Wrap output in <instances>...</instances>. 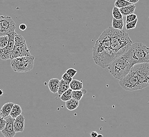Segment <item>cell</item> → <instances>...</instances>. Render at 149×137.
Listing matches in <instances>:
<instances>
[{"label": "cell", "mask_w": 149, "mask_h": 137, "mask_svg": "<svg viewBox=\"0 0 149 137\" xmlns=\"http://www.w3.org/2000/svg\"><path fill=\"white\" fill-rule=\"evenodd\" d=\"M130 4H132L128 2V1L126 0H116L115 2V6L119 9Z\"/></svg>", "instance_id": "obj_23"}, {"label": "cell", "mask_w": 149, "mask_h": 137, "mask_svg": "<svg viewBox=\"0 0 149 137\" xmlns=\"http://www.w3.org/2000/svg\"><path fill=\"white\" fill-rule=\"evenodd\" d=\"M131 70L136 73L142 89L149 86V62L134 64Z\"/></svg>", "instance_id": "obj_8"}, {"label": "cell", "mask_w": 149, "mask_h": 137, "mask_svg": "<svg viewBox=\"0 0 149 137\" xmlns=\"http://www.w3.org/2000/svg\"><path fill=\"white\" fill-rule=\"evenodd\" d=\"M126 23H127L128 22H130L132 21H133L137 18V15L135 14L134 13L131 14L129 15L126 16Z\"/></svg>", "instance_id": "obj_27"}, {"label": "cell", "mask_w": 149, "mask_h": 137, "mask_svg": "<svg viewBox=\"0 0 149 137\" xmlns=\"http://www.w3.org/2000/svg\"><path fill=\"white\" fill-rule=\"evenodd\" d=\"M79 105V101L74 99L71 98L65 103L66 107L69 110H74L78 107Z\"/></svg>", "instance_id": "obj_16"}, {"label": "cell", "mask_w": 149, "mask_h": 137, "mask_svg": "<svg viewBox=\"0 0 149 137\" xmlns=\"http://www.w3.org/2000/svg\"><path fill=\"white\" fill-rule=\"evenodd\" d=\"M19 27V29L21 31H24L27 29V25L24 23H21V24H20Z\"/></svg>", "instance_id": "obj_32"}, {"label": "cell", "mask_w": 149, "mask_h": 137, "mask_svg": "<svg viewBox=\"0 0 149 137\" xmlns=\"http://www.w3.org/2000/svg\"><path fill=\"white\" fill-rule=\"evenodd\" d=\"M70 88V86L69 84L66 82V81L63 80L62 79L60 81V84H59V87L57 91L58 93V96L60 97L61 95L63 94V93L65 92L66 90L69 89Z\"/></svg>", "instance_id": "obj_15"}, {"label": "cell", "mask_w": 149, "mask_h": 137, "mask_svg": "<svg viewBox=\"0 0 149 137\" xmlns=\"http://www.w3.org/2000/svg\"><path fill=\"white\" fill-rule=\"evenodd\" d=\"M124 27L123 19H116L113 18L112 21V27L118 30H123Z\"/></svg>", "instance_id": "obj_21"}, {"label": "cell", "mask_w": 149, "mask_h": 137, "mask_svg": "<svg viewBox=\"0 0 149 137\" xmlns=\"http://www.w3.org/2000/svg\"><path fill=\"white\" fill-rule=\"evenodd\" d=\"M60 81L59 79L57 78H53L49 81L48 86L51 92L53 93H56L57 92L60 84Z\"/></svg>", "instance_id": "obj_12"}, {"label": "cell", "mask_w": 149, "mask_h": 137, "mask_svg": "<svg viewBox=\"0 0 149 137\" xmlns=\"http://www.w3.org/2000/svg\"><path fill=\"white\" fill-rule=\"evenodd\" d=\"M119 84L123 89L127 91H133L142 89L137 75L132 70L121 80Z\"/></svg>", "instance_id": "obj_7"}, {"label": "cell", "mask_w": 149, "mask_h": 137, "mask_svg": "<svg viewBox=\"0 0 149 137\" xmlns=\"http://www.w3.org/2000/svg\"><path fill=\"white\" fill-rule=\"evenodd\" d=\"M13 104L14 103L12 102H8L4 104L0 110V115L4 118L9 116Z\"/></svg>", "instance_id": "obj_13"}, {"label": "cell", "mask_w": 149, "mask_h": 137, "mask_svg": "<svg viewBox=\"0 0 149 137\" xmlns=\"http://www.w3.org/2000/svg\"><path fill=\"white\" fill-rule=\"evenodd\" d=\"M11 52L6 47L0 49V59L3 60H10Z\"/></svg>", "instance_id": "obj_18"}, {"label": "cell", "mask_w": 149, "mask_h": 137, "mask_svg": "<svg viewBox=\"0 0 149 137\" xmlns=\"http://www.w3.org/2000/svg\"><path fill=\"white\" fill-rule=\"evenodd\" d=\"M70 88L72 90H80L83 89V83L81 81L73 80L69 84Z\"/></svg>", "instance_id": "obj_19"}, {"label": "cell", "mask_w": 149, "mask_h": 137, "mask_svg": "<svg viewBox=\"0 0 149 137\" xmlns=\"http://www.w3.org/2000/svg\"><path fill=\"white\" fill-rule=\"evenodd\" d=\"M72 90L70 88L66 90L65 92L63 93V94L60 97V99L62 101L66 102L68 101L72 98Z\"/></svg>", "instance_id": "obj_22"}, {"label": "cell", "mask_w": 149, "mask_h": 137, "mask_svg": "<svg viewBox=\"0 0 149 137\" xmlns=\"http://www.w3.org/2000/svg\"><path fill=\"white\" fill-rule=\"evenodd\" d=\"M15 119L10 116L6 120V125L4 128L1 131L2 134L5 137H13L15 136L16 132L14 130V122Z\"/></svg>", "instance_id": "obj_10"}, {"label": "cell", "mask_w": 149, "mask_h": 137, "mask_svg": "<svg viewBox=\"0 0 149 137\" xmlns=\"http://www.w3.org/2000/svg\"><path fill=\"white\" fill-rule=\"evenodd\" d=\"M98 134L97 132L94 131L91 132V134H90V136H91V137H97V136H98Z\"/></svg>", "instance_id": "obj_33"}, {"label": "cell", "mask_w": 149, "mask_h": 137, "mask_svg": "<svg viewBox=\"0 0 149 137\" xmlns=\"http://www.w3.org/2000/svg\"><path fill=\"white\" fill-rule=\"evenodd\" d=\"M93 58L97 65L104 68H107L116 58L110 47L108 28L103 31L95 42L93 49Z\"/></svg>", "instance_id": "obj_1"}, {"label": "cell", "mask_w": 149, "mask_h": 137, "mask_svg": "<svg viewBox=\"0 0 149 137\" xmlns=\"http://www.w3.org/2000/svg\"><path fill=\"white\" fill-rule=\"evenodd\" d=\"M86 92V90H72V98L76 100L80 101L83 97L84 94Z\"/></svg>", "instance_id": "obj_20"}, {"label": "cell", "mask_w": 149, "mask_h": 137, "mask_svg": "<svg viewBox=\"0 0 149 137\" xmlns=\"http://www.w3.org/2000/svg\"><path fill=\"white\" fill-rule=\"evenodd\" d=\"M112 14H113V18H116V19H121V18H123V17L122 13L119 11V8H117L115 6H114L113 9Z\"/></svg>", "instance_id": "obj_25"}, {"label": "cell", "mask_w": 149, "mask_h": 137, "mask_svg": "<svg viewBox=\"0 0 149 137\" xmlns=\"http://www.w3.org/2000/svg\"><path fill=\"white\" fill-rule=\"evenodd\" d=\"M135 9H136V6L134 4H132L123 7L122 8H120L119 11L122 13L123 16H126V15L134 13Z\"/></svg>", "instance_id": "obj_14"}, {"label": "cell", "mask_w": 149, "mask_h": 137, "mask_svg": "<svg viewBox=\"0 0 149 137\" xmlns=\"http://www.w3.org/2000/svg\"><path fill=\"white\" fill-rule=\"evenodd\" d=\"M137 21H138L137 18H136L134 21H132V22L126 23V29L127 30H131V29H135L136 26Z\"/></svg>", "instance_id": "obj_26"}, {"label": "cell", "mask_w": 149, "mask_h": 137, "mask_svg": "<svg viewBox=\"0 0 149 137\" xmlns=\"http://www.w3.org/2000/svg\"><path fill=\"white\" fill-rule=\"evenodd\" d=\"M127 1H128V2L132 3V4H135V3H137L139 0H126Z\"/></svg>", "instance_id": "obj_34"}, {"label": "cell", "mask_w": 149, "mask_h": 137, "mask_svg": "<svg viewBox=\"0 0 149 137\" xmlns=\"http://www.w3.org/2000/svg\"><path fill=\"white\" fill-rule=\"evenodd\" d=\"M24 117L23 115L20 114L15 118L14 122V130L16 133L21 132L24 129Z\"/></svg>", "instance_id": "obj_11"}, {"label": "cell", "mask_w": 149, "mask_h": 137, "mask_svg": "<svg viewBox=\"0 0 149 137\" xmlns=\"http://www.w3.org/2000/svg\"><path fill=\"white\" fill-rule=\"evenodd\" d=\"M62 79L66 82H68V84H70L71 81L72 80V77H70L66 72L63 74V75L62 76Z\"/></svg>", "instance_id": "obj_28"}, {"label": "cell", "mask_w": 149, "mask_h": 137, "mask_svg": "<svg viewBox=\"0 0 149 137\" xmlns=\"http://www.w3.org/2000/svg\"><path fill=\"white\" fill-rule=\"evenodd\" d=\"M0 22L2 25L3 29L6 34L10 31H15L16 29L15 23L10 16L0 15Z\"/></svg>", "instance_id": "obj_9"}, {"label": "cell", "mask_w": 149, "mask_h": 137, "mask_svg": "<svg viewBox=\"0 0 149 137\" xmlns=\"http://www.w3.org/2000/svg\"><path fill=\"white\" fill-rule=\"evenodd\" d=\"M66 72L70 77H73L75 75L77 74V71L76 70H75L74 68H70L66 70Z\"/></svg>", "instance_id": "obj_29"}, {"label": "cell", "mask_w": 149, "mask_h": 137, "mask_svg": "<svg viewBox=\"0 0 149 137\" xmlns=\"http://www.w3.org/2000/svg\"><path fill=\"white\" fill-rule=\"evenodd\" d=\"M134 64L149 62V48L142 43L132 44L125 52Z\"/></svg>", "instance_id": "obj_4"}, {"label": "cell", "mask_w": 149, "mask_h": 137, "mask_svg": "<svg viewBox=\"0 0 149 137\" xmlns=\"http://www.w3.org/2000/svg\"><path fill=\"white\" fill-rule=\"evenodd\" d=\"M110 36V47L113 54L117 57L125 53L131 47L132 41L125 31L108 27Z\"/></svg>", "instance_id": "obj_2"}, {"label": "cell", "mask_w": 149, "mask_h": 137, "mask_svg": "<svg viewBox=\"0 0 149 137\" xmlns=\"http://www.w3.org/2000/svg\"><path fill=\"white\" fill-rule=\"evenodd\" d=\"M6 33L4 32L2 25L0 22V36H6Z\"/></svg>", "instance_id": "obj_31"}, {"label": "cell", "mask_w": 149, "mask_h": 137, "mask_svg": "<svg viewBox=\"0 0 149 137\" xmlns=\"http://www.w3.org/2000/svg\"><path fill=\"white\" fill-rule=\"evenodd\" d=\"M31 55L30 50L27 47L25 39L21 34H15V45L12 50L10 60L17 57H25Z\"/></svg>", "instance_id": "obj_6"}, {"label": "cell", "mask_w": 149, "mask_h": 137, "mask_svg": "<svg viewBox=\"0 0 149 137\" xmlns=\"http://www.w3.org/2000/svg\"><path fill=\"white\" fill-rule=\"evenodd\" d=\"M9 38L7 35L0 36V49L6 47L8 43Z\"/></svg>", "instance_id": "obj_24"}, {"label": "cell", "mask_w": 149, "mask_h": 137, "mask_svg": "<svg viewBox=\"0 0 149 137\" xmlns=\"http://www.w3.org/2000/svg\"><path fill=\"white\" fill-rule=\"evenodd\" d=\"M22 112V111L21 107L19 104L14 103L11 109V112L10 113V116L13 118L15 119L16 117L21 114Z\"/></svg>", "instance_id": "obj_17"}, {"label": "cell", "mask_w": 149, "mask_h": 137, "mask_svg": "<svg viewBox=\"0 0 149 137\" xmlns=\"http://www.w3.org/2000/svg\"><path fill=\"white\" fill-rule=\"evenodd\" d=\"M4 91H3V90L0 89V95H2L3 94Z\"/></svg>", "instance_id": "obj_35"}, {"label": "cell", "mask_w": 149, "mask_h": 137, "mask_svg": "<svg viewBox=\"0 0 149 137\" xmlns=\"http://www.w3.org/2000/svg\"><path fill=\"white\" fill-rule=\"evenodd\" d=\"M134 65L131 58L125 53L115 58L107 68L113 77L120 80L128 74Z\"/></svg>", "instance_id": "obj_3"}, {"label": "cell", "mask_w": 149, "mask_h": 137, "mask_svg": "<svg viewBox=\"0 0 149 137\" xmlns=\"http://www.w3.org/2000/svg\"><path fill=\"white\" fill-rule=\"evenodd\" d=\"M97 137H103V136H102V134H98V136H97Z\"/></svg>", "instance_id": "obj_36"}, {"label": "cell", "mask_w": 149, "mask_h": 137, "mask_svg": "<svg viewBox=\"0 0 149 137\" xmlns=\"http://www.w3.org/2000/svg\"><path fill=\"white\" fill-rule=\"evenodd\" d=\"M6 123V120L4 119V118L0 115V131H2L4 128Z\"/></svg>", "instance_id": "obj_30"}, {"label": "cell", "mask_w": 149, "mask_h": 137, "mask_svg": "<svg viewBox=\"0 0 149 137\" xmlns=\"http://www.w3.org/2000/svg\"><path fill=\"white\" fill-rule=\"evenodd\" d=\"M35 57L30 55L25 57H17L11 60L10 66L14 71L24 73L30 71L33 68Z\"/></svg>", "instance_id": "obj_5"}]
</instances>
